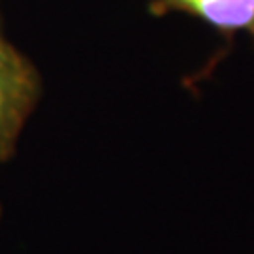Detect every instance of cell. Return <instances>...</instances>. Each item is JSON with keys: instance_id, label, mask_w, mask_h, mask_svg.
<instances>
[{"instance_id": "3", "label": "cell", "mask_w": 254, "mask_h": 254, "mask_svg": "<svg viewBox=\"0 0 254 254\" xmlns=\"http://www.w3.org/2000/svg\"><path fill=\"white\" fill-rule=\"evenodd\" d=\"M0 38H2V34H0Z\"/></svg>"}, {"instance_id": "1", "label": "cell", "mask_w": 254, "mask_h": 254, "mask_svg": "<svg viewBox=\"0 0 254 254\" xmlns=\"http://www.w3.org/2000/svg\"><path fill=\"white\" fill-rule=\"evenodd\" d=\"M40 92L36 70L0 38V160L8 156Z\"/></svg>"}, {"instance_id": "2", "label": "cell", "mask_w": 254, "mask_h": 254, "mask_svg": "<svg viewBox=\"0 0 254 254\" xmlns=\"http://www.w3.org/2000/svg\"><path fill=\"white\" fill-rule=\"evenodd\" d=\"M149 9L158 15L189 13L222 34L245 32L254 38V0H151Z\"/></svg>"}]
</instances>
